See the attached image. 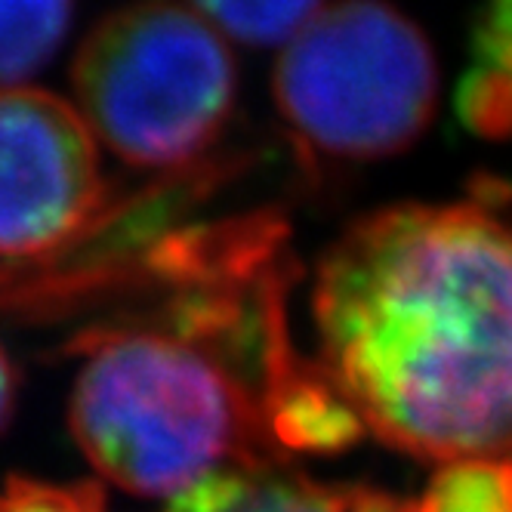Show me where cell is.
Returning a JSON list of instances; mask_svg holds the SVG:
<instances>
[{
	"label": "cell",
	"instance_id": "6da1fadb",
	"mask_svg": "<svg viewBox=\"0 0 512 512\" xmlns=\"http://www.w3.org/2000/svg\"><path fill=\"white\" fill-rule=\"evenodd\" d=\"M321 368L383 445L512 454V223L491 192L368 213L324 250Z\"/></svg>",
	"mask_w": 512,
	"mask_h": 512
},
{
	"label": "cell",
	"instance_id": "7a4b0ae2",
	"mask_svg": "<svg viewBox=\"0 0 512 512\" xmlns=\"http://www.w3.org/2000/svg\"><path fill=\"white\" fill-rule=\"evenodd\" d=\"M294 272L290 253L204 256L68 340V426L102 479L179 497L223 469L281 463L272 408L312 364L290 340Z\"/></svg>",
	"mask_w": 512,
	"mask_h": 512
},
{
	"label": "cell",
	"instance_id": "3957f363",
	"mask_svg": "<svg viewBox=\"0 0 512 512\" xmlns=\"http://www.w3.org/2000/svg\"><path fill=\"white\" fill-rule=\"evenodd\" d=\"M275 108L309 173L408 152L438 105V62L423 28L386 0L324 7L272 71Z\"/></svg>",
	"mask_w": 512,
	"mask_h": 512
},
{
	"label": "cell",
	"instance_id": "277c9868",
	"mask_svg": "<svg viewBox=\"0 0 512 512\" xmlns=\"http://www.w3.org/2000/svg\"><path fill=\"white\" fill-rule=\"evenodd\" d=\"M87 127L136 170H189L213 155L238 102L223 34L176 0L108 13L71 65Z\"/></svg>",
	"mask_w": 512,
	"mask_h": 512
},
{
	"label": "cell",
	"instance_id": "5b68a950",
	"mask_svg": "<svg viewBox=\"0 0 512 512\" xmlns=\"http://www.w3.org/2000/svg\"><path fill=\"white\" fill-rule=\"evenodd\" d=\"M115 201L75 105L41 87H0V266L59 263Z\"/></svg>",
	"mask_w": 512,
	"mask_h": 512
},
{
	"label": "cell",
	"instance_id": "8992f818",
	"mask_svg": "<svg viewBox=\"0 0 512 512\" xmlns=\"http://www.w3.org/2000/svg\"><path fill=\"white\" fill-rule=\"evenodd\" d=\"M167 512H349V485H318L284 463L232 466L173 497Z\"/></svg>",
	"mask_w": 512,
	"mask_h": 512
},
{
	"label": "cell",
	"instance_id": "52a82bcc",
	"mask_svg": "<svg viewBox=\"0 0 512 512\" xmlns=\"http://www.w3.org/2000/svg\"><path fill=\"white\" fill-rule=\"evenodd\" d=\"M75 0H0V87H22L62 50Z\"/></svg>",
	"mask_w": 512,
	"mask_h": 512
},
{
	"label": "cell",
	"instance_id": "ba28073f",
	"mask_svg": "<svg viewBox=\"0 0 512 512\" xmlns=\"http://www.w3.org/2000/svg\"><path fill=\"white\" fill-rule=\"evenodd\" d=\"M411 512H512V457L442 463Z\"/></svg>",
	"mask_w": 512,
	"mask_h": 512
},
{
	"label": "cell",
	"instance_id": "9c48e42d",
	"mask_svg": "<svg viewBox=\"0 0 512 512\" xmlns=\"http://www.w3.org/2000/svg\"><path fill=\"white\" fill-rule=\"evenodd\" d=\"M216 31L247 47L290 44L324 10V0H189Z\"/></svg>",
	"mask_w": 512,
	"mask_h": 512
},
{
	"label": "cell",
	"instance_id": "30bf717a",
	"mask_svg": "<svg viewBox=\"0 0 512 512\" xmlns=\"http://www.w3.org/2000/svg\"><path fill=\"white\" fill-rule=\"evenodd\" d=\"M460 124L482 139L512 136V78L475 62L454 96Z\"/></svg>",
	"mask_w": 512,
	"mask_h": 512
},
{
	"label": "cell",
	"instance_id": "8fae6325",
	"mask_svg": "<svg viewBox=\"0 0 512 512\" xmlns=\"http://www.w3.org/2000/svg\"><path fill=\"white\" fill-rule=\"evenodd\" d=\"M0 512H112L105 491L93 482L56 485L38 479H10L0 488Z\"/></svg>",
	"mask_w": 512,
	"mask_h": 512
},
{
	"label": "cell",
	"instance_id": "7c38bea8",
	"mask_svg": "<svg viewBox=\"0 0 512 512\" xmlns=\"http://www.w3.org/2000/svg\"><path fill=\"white\" fill-rule=\"evenodd\" d=\"M472 53L479 65L512 78V0H488L472 31Z\"/></svg>",
	"mask_w": 512,
	"mask_h": 512
},
{
	"label": "cell",
	"instance_id": "4fadbf2b",
	"mask_svg": "<svg viewBox=\"0 0 512 512\" xmlns=\"http://www.w3.org/2000/svg\"><path fill=\"white\" fill-rule=\"evenodd\" d=\"M16 405H19V374H16V364L10 361L7 349L0 346V435L10 429Z\"/></svg>",
	"mask_w": 512,
	"mask_h": 512
}]
</instances>
